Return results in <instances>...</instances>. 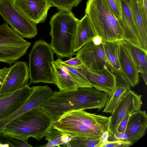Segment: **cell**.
Listing matches in <instances>:
<instances>
[{
	"label": "cell",
	"instance_id": "obj_33",
	"mask_svg": "<svg viewBox=\"0 0 147 147\" xmlns=\"http://www.w3.org/2000/svg\"><path fill=\"white\" fill-rule=\"evenodd\" d=\"M62 62L64 63L67 65L76 68L84 65L81 61L76 57L71 58L66 61H63L62 60Z\"/></svg>",
	"mask_w": 147,
	"mask_h": 147
},
{
	"label": "cell",
	"instance_id": "obj_31",
	"mask_svg": "<svg viewBox=\"0 0 147 147\" xmlns=\"http://www.w3.org/2000/svg\"><path fill=\"white\" fill-rule=\"evenodd\" d=\"M132 145L130 142L127 140L108 141L102 147H127Z\"/></svg>",
	"mask_w": 147,
	"mask_h": 147
},
{
	"label": "cell",
	"instance_id": "obj_29",
	"mask_svg": "<svg viewBox=\"0 0 147 147\" xmlns=\"http://www.w3.org/2000/svg\"><path fill=\"white\" fill-rule=\"evenodd\" d=\"M51 7H55L59 11H71L82 0H47Z\"/></svg>",
	"mask_w": 147,
	"mask_h": 147
},
{
	"label": "cell",
	"instance_id": "obj_22",
	"mask_svg": "<svg viewBox=\"0 0 147 147\" xmlns=\"http://www.w3.org/2000/svg\"><path fill=\"white\" fill-rule=\"evenodd\" d=\"M132 15L137 28L142 47L147 50V24L144 20L137 0H129Z\"/></svg>",
	"mask_w": 147,
	"mask_h": 147
},
{
	"label": "cell",
	"instance_id": "obj_38",
	"mask_svg": "<svg viewBox=\"0 0 147 147\" xmlns=\"http://www.w3.org/2000/svg\"><path fill=\"white\" fill-rule=\"evenodd\" d=\"M139 74H140L141 76L142 77L145 84L147 85V71H142L140 72Z\"/></svg>",
	"mask_w": 147,
	"mask_h": 147
},
{
	"label": "cell",
	"instance_id": "obj_18",
	"mask_svg": "<svg viewBox=\"0 0 147 147\" xmlns=\"http://www.w3.org/2000/svg\"><path fill=\"white\" fill-rule=\"evenodd\" d=\"M119 41H103V47L107 57L114 70L117 86L125 87L128 90L131 86L122 73L119 55Z\"/></svg>",
	"mask_w": 147,
	"mask_h": 147
},
{
	"label": "cell",
	"instance_id": "obj_21",
	"mask_svg": "<svg viewBox=\"0 0 147 147\" xmlns=\"http://www.w3.org/2000/svg\"><path fill=\"white\" fill-rule=\"evenodd\" d=\"M120 41L130 55L139 74L147 71V50L130 41L123 40Z\"/></svg>",
	"mask_w": 147,
	"mask_h": 147
},
{
	"label": "cell",
	"instance_id": "obj_14",
	"mask_svg": "<svg viewBox=\"0 0 147 147\" xmlns=\"http://www.w3.org/2000/svg\"><path fill=\"white\" fill-rule=\"evenodd\" d=\"M48 98V95L44 89L38 86H33L31 93L24 104L11 114L0 119V134L7 124L25 112L40 107Z\"/></svg>",
	"mask_w": 147,
	"mask_h": 147
},
{
	"label": "cell",
	"instance_id": "obj_16",
	"mask_svg": "<svg viewBox=\"0 0 147 147\" xmlns=\"http://www.w3.org/2000/svg\"><path fill=\"white\" fill-rule=\"evenodd\" d=\"M122 17L119 21L123 31V39L142 47L139 33L132 15L129 0H120Z\"/></svg>",
	"mask_w": 147,
	"mask_h": 147
},
{
	"label": "cell",
	"instance_id": "obj_19",
	"mask_svg": "<svg viewBox=\"0 0 147 147\" xmlns=\"http://www.w3.org/2000/svg\"><path fill=\"white\" fill-rule=\"evenodd\" d=\"M119 42V58L122 73L131 87H134L139 82V73L129 53L120 41Z\"/></svg>",
	"mask_w": 147,
	"mask_h": 147
},
{
	"label": "cell",
	"instance_id": "obj_8",
	"mask_svg": "<svg viewBox=\"0 0 147 147\" xmlns=\"http://www.w3.org/2000/svg\"><path fill=\"white\" fill-rule=\"evenodd\" d=\"M142 95L131 89L123 94L110 116L109 134H114L122 120L127 115L140 109L143 102Z\"/></svg>",
	"mask_w": 147,
	"mask_h": 147
},
{
	"label": "cell",
	"instance_id": "obj_23",
	"mask_svg": "<svg viewBox=\"0 0 147 147\" xmlns=\"http://www.w3.org/2000/svg\"><path fill=\"white\" fill-rule=\"evenodd\" d=\"M45 136L48 142L40 147H61V145L66 147L71 138L69 135L52 127L48 130Z\"/></svg>",
	"mask_w": 147,
	"mask_h": 147
},
{
	"label": "cell",
	"instance_id": "obj_32",
	"mask_svg": "<svg viewBox=\"0 0 147 147\" xmlns=\"http://www.w3.org/2000/svg\"><path fill=\"white\" fill-rule=\"evenodd\" d=\"M128 136L125 133L119 132L117 131L114 134H109L108 141H111L117 140L127 141Z\"/></svg>",
	"mask_w": 147,
	"mask_h": 147
},
{
	"label": "cell",
	"instance_id": "obj_28",
	"mask_svg": "<svg viewBox=\"0 0 147 147\" xmlns=\"http://www.w3.org/2000/svg\"><path fill=\"white\" fill-rule=\"evenodd\" d=\"M32 147L27 141L13 137L2 133L0 134V147Z\"/></svg>",
	"mask_w": 147,
	"mask_h": 147
},
{
	"label": "cell",
	"instance_id": "obj_7",
	"mask_svg": "<svg viewBox=\"0 0 147 147\" xmlns=\"http://www.w3.org/2000/svg\"><path fill=\"white\" fill-rule=\"evenodd\" d=\"M0 15L11 28L22 37L31 38L37 34L36 24L22 13L11 0H0Z\"/></svg>",
	"mask_w": 147,
	"mask_h": 147
},
{
	"label": "cell",
	"instance_id": "obj_26",
	"mask_svg": "<svg viewBox=\"0 0 147 147\" xmlns=\"http://www.w3.org/2000/svg\"><path fill=\"white\" fill-rule=\"evenodd\" d=\"M127 90L125 87L117 86L112 94L108 96L102 112L111 113L123 94Z\"/></svg>",
	"mask_w": 147,
	"mask_h": 147
},
{
	"label": "cell",
	"instance_id": "obj_24",
	"mask_svg": "<svg viewBox=\"0 0 147 147\" xmlns=\"http://www.w3.org/2000/svg\"><path fill=\"white\" fill-rule=\"evenodd\" d=\"M55 61L63 68L78 88L92 87L86 78L78 69L64 63L61 58H58Z\"/></svg>",
	"mask_w": 147,
	"mask_h": 147
},
{
	"label": "cell",
	"instance_id": "obj_40",
	"mask_svg": "<svg viewBox=\"0 0 147 147\" xmlns=\"http://www.w3.org/2000/svg\"><path fill=\"white\" fill-rule=\"evenodd\" d=\"M1 85H0V88L1 87Z\"/></svg>",
	"mask_w": 147,
	"mask_h": 147
},
{
	"label": "cell",
	"instance_id": "obj_10",
	"mask_svg": "<svg viewBox=\"0 0 147 147\" xmlns=\"http://www.w3.org/2000/svg\"><path fill=\"white\" fill-rule=\"evenodd\" d=\"M75 55L87 67L94 69H99L103 68L106 65L114 74V70L105 55L103 41L101 44L96 45L92 40Z\"/></svg>",
	"mask_w": 147,
	"mask_h": 147
},
{
	"label": "cell",
	"instance_id": "obj_9",
	"mask_svg": "<svg viewBox=\"0 0 147 147\" xmlns=\"http://www.w3.org/2000/svg\"><path fill=\"white\" fill-rule=\"evenodd\" d=\"M76 68L85 77L92 87L105 92L108 96L112 94L117 86L116 77L107 65L99 69H91L84 65Z\"/></svg>",
	"mask_w": 147,
	"mask_h": 147
},
{
	"label": "cell",
	"instance_id": "obj_3",
	"mask_svg": "<svg viewBox=\"0 0 147 147\" xmlns=\"http://www.w3.org/2000/svg\"><path fill=\"white\" fill-rule=\"evenodd\" d=\"M79 20L71 11H59L51 18L50 44L59 58L71 59L75 55L74 43Z\"/></svg>",
	"mask_w": 147,
	"mask_h": 147
},
{
	"label": "cell",
	"instance_id": "obj_35",
	"mask_svg": "<svg viewBox=\"0 0 147 147\" xmlns=\"http://www.w3.org/2000/svg\"><path fill=\"white\" fill-rule=\"evenodd\" d=\"M110 129L108 127L107 129L102 134L99 138V144L98 147H102L108 141Z\"/></svg>",
	"mask_w": 147,
	"mask_h": 147
},
{
	"label": "cell",
	"instance_id": "obj_20",
	"mask_svg": "<svg viewBox=\"0 0 147 147\" xmlns=\"http://www.w3.org/2000/svg\"><path fill=\"white\" fill-rule=\"evenodd\" d=\"M95 36L89 18L85 14L78 23L74 43V51H78Z\"/></svg>",
	"mask_w": 147,
	"mask_h": 147
},
{
	"label": "cell",
	"instance_id": "obj_2",
	"mask_svg": "<svg viewBox=\"0 0 147 147\" xmlns=\"http://www.w3.org/2000/svg\"><path fill=\"white\" fill-rule=\"evenodd\" d=\"M53 121L42 109L37 107L22 114L7 124L2 133L27 141L30 137L40 141L51 127Z\"/></svg>",
	"mask_w": 147,
	"mask_h": 147
},
{
	"label": "cell",
	"instance_id": "obj_17",
	"mask_svg": "<svg viewBox=\"0 0 147 147\" xmlns=\"http://www.w3.org/2000/svg\"><path fill=\"white\" fill-rule=\"evenodd\" d=\"M147 127V115L140 109L131 114L125 132L127 141L132 145L145 134Z\"/></svg>",
	"mask_w": 147,
	"mask_h": 147
},
{
	"label": "cell",
	"instance_id": "obj_27",
	"mask_svg": "<svg viewBox=\"0 0 147 147\" xmlns=\"http://www.w3.org/2000/svg\"><path fill=\"white\" fill-rule=\"evenodd\" d=\"M100 138L71 137L67 143V147H98Z\"/></svg>",
	"mask_w": 147,
	"mask_h": 147
},
{
	"label": "cell",
	"instance_id": "obj_34",
	"mask_svg": "<svg viewBox=\"0 0 147 147\" xmlns=\"http://www.w3.org/2000/svg\"><path fill=\"white\" fill-rule=\"evenodd\" d=\"M130 114L126 116L120 123L117 130L119 132L124 133Z\"/></svg>",
	"mask_w": 147,
	"mask_h": 147
},
{
	"label": "cell",
	"instance_id": "obj_1",
	"mask_svg": "<svg viewBox=\"0 0 147 147\" xmlns=\"http://www.w3.org/2000/svg\"><path fill=\"white\" fill-rule=\"evenodd\" d=\"M108 97L93 87L55 91L40 107L54 121L72 111L89 109L99 111L105 107Z\"/></svg>",
	"mask_w": 147,
	"mask_h": 147
},
{
	"label": "cell",
	"instance_id": "obj_39",
	"mask_svg": "<svg viewBox=\"0 0 147 147\" xmlns=\"http://www.w3.org/2000/svg\"><path fill=\"white\" fill-rule=\"evenodd\" d=\"M140 3H147V0H137Z\"/></svg>",
	"mask_w": 147,
	"mask_h": 147
},
{
	"label": "cell",
	"instance_id": "obj_36",
	"mask_svg": "<svg viewBox=\"0 0 147 147\" xmlns=\"http://www.w3.org/2000/svg\"><path fill=\"white\" fill-rule=\"evenodd\" d=\"M9 67H5L0 69V85H1L8 72Z\"/></svg>",
	"mask_w": 147,
	"mask_h": 147
},
{
	"label": "cell",
	"instance_id": "obj_25",
	"mask_svg": "<svg viewBox=\"0 0 147 147\" xmlns=\"http://www.w3.org/2000/svg\"><path fill=\"white\" fill-rule=\"evenodd\" d=\"M54 64L57 75V86L59 90L65 91L76 90L77 86L71 79L63 68L55 61Z\"/></svg>",
	"mask_w": 147,
	"mask_h": 147
},
{
	"label": "cell",
	"instance_id": "obj_11",
	"mask_svg": "<svg viewBox=\"0 0 147 147\" xmlns=\"http://www.w3.org/2000/svg\"><path fill=\"white\" fill-rule=\"evenodd\" d=\"M29 72L26 62L17 61L9 67L0 88V93L12 92L28 85Z\"/></svg>",
	"mask_w": 147,
	"mask_h": 147
},
{
	"label": "cell",
	"instance_id": "obj_37",
	"mask_svg": "<svg viewBox=\"0 0 147 147\" xmlns=\"http://www.w3.org/2000/svg\"><path fill=\"white\" fill-rule=\"evenodd\" d=\"M94 44L96 45L101 44L103 42L102 38L100 36L96 35L92 39Z\"/></svg>",
	"mask_w": 147,
	"mask_h": 147
},
{
	"label": "cell",
	"instance_id": "obj_15",
	"mask_svg": "<svg viewBox=\"0 0 147 147\" xmlns=\"http://www.w3.org/2000/svg\"><path fill=\"white\" fill-rule=\"evenodd\" d=\"M63 116L79 121L101 135L108 129L110 119V116L91 113L84 110L72 111Z\"/></svg>",
	"mask_w": 147,
	"mask_h": 147
},
{
	"label": "cell",
	"instance_id": "obj_4",
	"mask_svg": "<svg viewBox=\"0 0 147 147\" xmlns=\"http://www.w3.org/2000/svg\"><path fill=\"white\" fill-rule=\"evenodd\" d=\"M85 13L96 35L101 37L103 41L123 40V29L105 0H88Z\"/></svg>",
	"mask_w": 147,
	"mask_h": 147
},
{
	"label": "cell",
	"instance_id": "obj_30",
	"mask_svg": "<svg viewBox=\"0 0 147 147\" xmlns=\"http://www.w3.org/2000/svg\"><path fill=\"white\" fill-rule=\"evenodd\" d=\"M116 18L119 21L122 17V8L120 0H105Z\"/></svg>",
	"mask_w": 147,
	"mask_h": 147
},
{
	"label": "cell",
	"instance_id": "obj_12",
	"mask_svg": "<svg viewBox=\"0 0 147 147\" xmlns=\"http://www.w3.org/2000/svg\"><path fill=\"white\" fill-rule=\"evenodd\" d=\"M22 13L36 24L44 22L51 7L47 0H11Z\"/></svg>",
	"mask_w": 147,
	"mask_h": 147
},
{
	"label": "cell",
	"instance_id": "obj_6",
	"mask_svg": "<svg viewBox=\"0 0 147 147\" xmlns=\"http://www.w3.org/2000/svg\"><path fill=\"white\" fill-rule=\"evenodd\" d=\"M31 44L6 23L0 26V62L13 64L26 54Z\"/></svg>",
	"mask_w": 147,
	"mask_h": 147
},
{
	"label": "cell",
	"instance_id": "obj_13",
	"mask_svg": "<svg viewBox=\"0 0 147 147\" xmlns=\"http://www.w3.org/2000/svg\"><path fill=\"white\" fill-rule=\"evenodd\" d=\"M32 90L28 84L15 91L0 93V119L9 116L22 106Z\"/></svg>",
	"mask_w": 147,
	"mask_h": 147
},
{
	"label": "cell",
	"instance_id": "obj_5",
	"mask_svg": "<svg viewBox=\"0 0 147 147\" xmlns=\"http://www.w3.org/2000/svg\"><path fill=\"white\" fill-rule=\"evenodd\" d=\"M29 84L39 82L57 85L53 53L50 45L42 40L34 43L28 55Z\"/></svg>",
	"mask_w": 147,
	"mask_h": 147
}]
</instances>
